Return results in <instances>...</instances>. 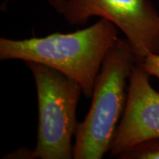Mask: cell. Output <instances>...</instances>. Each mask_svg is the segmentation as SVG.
Masks as SVG:
<instances>
[{
  "label": "cell",
  "mask_w": 159,
  "mask_h": 159,
  "mask_svg": "<svg viewBox=\"0 0 159 159\" xmlns=\"http://www.w3.org/2000/svg\"><path fill=\"white\" fill-rule=\"evenodd\" d=\"M137 58L126 40L119 38L97 75L90 108L78 123L74 159H101L109 149L127 100L128 81Z\"/></svg>",
  "instance_id": "obj_2"
},
{
  "label": "cell",
  "mask_w": 159,
  "mask_h": 159,
  "mask_svg": "<svg viewBox=\"0 0 159 159\" xmlns=\"http://www.w3.org/2000/svg\"><path fill=\"white\" fill-rule=\"evenodd\" d=\"M62 16L75 26L92 17L109 20L124 34L137 62L159 53V12L151 0H65Z\"/></svg>",
  "instance_id": "obj_4"
},
{
  "label": "cell",
  "mask_w": 159,
  "mask_h": 159,
  "mask_svg": "<svg viewBox=\"0 0 159 159\" xmlns=\"http://www.w3.org/2000/svg\"><path fill=\"white\" fill-rule=\"evenodd\" d=\"M145 72L159 80V53H150L141 62H137Z\"/></svg>",
  "instance_id": "obj_7"
},
{
  "label": "cell",
  "mask_w": 159,
  "mask_h": 159,
  "mask_svg": "<svg viewBox=\"0 0 159 159\" xmlns=\"http://www.w3.org/2000/svg\"><path fill=\"white\" fill-rule=\"evenodd\" d=\"M149 77L136 63L129 77L125 110L109 149L111 157H117L141 142L159 138V92L151 86Z\"/></svg>",
  "instance_id": "obj_5"
},
{
  "label": "cell",
  "mask_w": 159,
  "mask_h": 159,
  "mask_svg": "<svg viewBox=\"0 0 159 159\" xmlns=\"http://www.w3.org/2000/svg\"><path fill=\"white\" fill-rule=\"evenodd\" d=\"M119 159H159V138L141 142L125 149L117 157Z\"/></svg>",
  "instance_id": "obj_6"
},
{
  "label": "cell",
  "mask_w": 159,
  "mask_h": 159,
  "mask_svg": "<svg viewBox=\"0 0 159 159\" xmlns=\"http://www.w3.org/2000/svg\"><path fill=\"white\" fill-rule=\"evenodd\" d=\"M4 158L34 159V150H30L28 148H20L14 150L12 153L6 155Z\"/></svg>",
  "instance_id": "obj_8"
},
{
  "label": "cell",
  "mask_w": 159,
  "mask_h": 159,
  "mask_svg": "<svg viewBox=\"0 0 159 159\" xmlns=\"http://www.w3.org/2000/svg\"><path fill=\"white\" fill-rule=\"evenodd\" d=\"M119 38V29L100 18L89 27L72 33L22 40L1 37L0 59L47 66L77 81L83 94L91 97L102 62Z\"/></svg>",
  "instance_id": "obj_1"
},
{
  "label": "cell",
  "mask_w": 159,
  "mask_h": 159,
  "mask_svg": "<svg viewBox=\"0 0 159 159\" xmlns=\"http://www.w3.org/2000/svg\"><path fill=\"white\" fill-rule=\"evenodd\" d=\"M47 1L50 4V6L57 11V13L62 15L63 11H64V7H65V0H47ZM9 2H10V0H4L3 4L1 5V10H5Z\"/></svg>",
  "instance_id": "obj_9"
},
{
  "label": "cell",
  "mask_w": 159,
  "mask_h": 159,
  "mask_svg": "<svg viewBox=\"0 0 159 159\" xmlns=\"http://www.w3.org/2000/svg\"><path fill=\"white\" fill-rule=\"evenodd\" d=\"M25 64L33 74L37 94L38 126L34 159L74 158L73 138L79 123L76 110L83 94L81 87L47 66Z\"/></svg>",
  "instance_id": "obj_3"
}]
</instances>
